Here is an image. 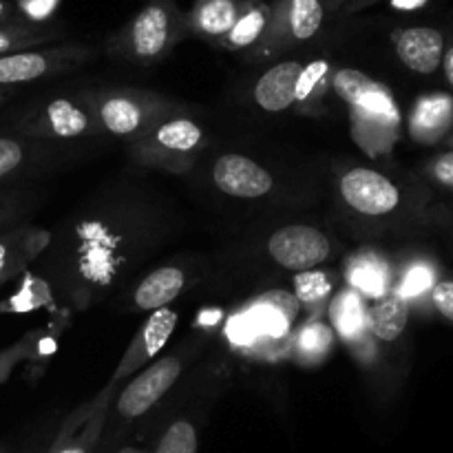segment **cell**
I'll use <instances>...</instances> for the list:
<instances>
[{
  "mask_svg": "<svg viewBox=\"0 0 453 453\" xmlns=\"http://www.w3.org/2000/svg\"><path fill=\"white\" fill-rule=\"evenodd\" d=\"M436 283L434 279V270L429 265L418 264V265H411L407 270L405 279H403L401 288H398L396 295L403 296V299H411V296H420L425 295L427 290H432V286Z\"/></svg>",
  "mask_w": 453,
  "mask_h": 453,
  "instance_id": "obj_28",
  "label": "cell"
},
{
  "mask_svg": "<svg viewBox=\"0 0 453 453\" xmlns=\"http://www.w3.org/2000/svg\"><path fill=\"white\" fill-rule=\"evenodd\" d=\"M102 124L115 135H131L144 122V113L137 102L128 97H109L100 109Z\"/></svg>",
  "mask_w": 453,
  "mask_h": 453,
  "instance_id": "obj_20",
  "label": "cell"
},
{
  "mask_svg": "<svg viewBox=\"0 0 453 453\" xmlns=\"http://www.w3.org/2000/svg\"><path fill=\"white\" fill-rule=\"evenodd\" d=\"M332 341H334V334H332L330 327L326 323L312 321L301 327L296 345H299V352L303 357H326L332 348Z\"/></svg>",
  "mask_w": 453,
  "mask_h": 453,
  "instance_id": "obj_26",
  "label": "cell"
},
{
  "mask_svg": "<svg viewBox=\"0 0 453 453\" xmlns=\"http://www.w3.org/2000/svg\"><path fill=\"white\" fill-rule=\"evenodd\" d=\"M427 175L434 184L453 193V149H447L445 153L429 159Z\"/></svg>",
  "mask_w": 453,
  "mask_h": 453,
  "instance_id": "obj_29",
  "label": "cell"
},
{
  "mask_svg": "<svg viewBox=\"0 0 453 453\" xmlns=\"http://www.w3.org/2000/svg\"><path fill=\"white\" fill-rule=\"evenodd\" d=\"M93 442H96V434H93V432H84L82 438H78V441L69 442V445L56 447V451H53V453H91Z\"/></svg>",
  "mask_w": 453,
  "mask_h": 453,
  "instance_id": "obj_33",
  "label": "cell"
},
{
  "mask_svg": "<svg viewBox=\"0 0 453 453\" xmlns=\"http://www.w3.org/2000/svg\"><path fill=\"white\" fill-rule=\"evenodd\" d=\"M47 128L56 137H75L82 135L88 128V118L69 100H53L44 111Z\"/></svg>",
  "mask_w": 453,
  "mask_h": 453,
  "instance_id": "obj_21",
  "label": "cell"
},
{
  "mask_svg": "<svg viewBox=\"0 0 453 453\" xmlns=\"http://www.w3.org/2000/svg\"><path fill=\"white\" fill-rule=\"evenodd\" d=\"M243 0H195L186 25L203 38L221 40L237 22Z\"/></svg>",
  "mask_w": 453,
  "mask_h": 453,
  "instance_id": "obj_13",
  "label": "cell"
},
{
  "mask_svg": "<svg viewBox=\"0 0 453 453\" xmlns=\"http://www.w3.org/2000/svg\"><path fill=\"white\" fill-rule=\"evenodd\" d=\"M370 330L372 334L385 343L403 339L410 323V303L398 295H385L376 301L370 312Z\"/></svg>",
  "mask_w": 453,
  "mask_h": 453,
  "instance_id": "obj_16",
  "label": "cell"
},
{
  "mask_svg": "<svg viewBox=\"0 0 453 453\" xmlns=\"http://www.w3.org/2000/svg\"><path fill=\"white\" fill-rule=\"evenodd\" d=\"M286 296H279L277 299H265L257 301L252 308H248L243 314L230 321V339L234 343L250 345L255 343L261 336H268V339H281L288 334V327H290V310L286 308Z\"/></svg>",
  "mask_w": 453,
  "mask_h": 453,
  "instance_id": "obj_8",
  "label": "cell"
},
{
  "mask_svg": "<svg viewBox=\"0 0 453 453\" xmlns=\"http://www.w3.org/2000/svg\"><path fill=\"white\" fill-rule=\"evenodd\" d=\"M56 35L58 31L44 29V27L34 25V22H27L25 18L0 22V56L25 51V49L35 47V44L53 40Z\"/></svg>",
  "mask_w": 453,
  "mask_h": 453,
  "instance_id": "obj_19",
  "label": "cell"
},
{
  "mask_svg": "<svg viewBox=\"0 0 453 453\" xmlns=\"http://www.w3.org/2000/svg\"><path fill=\"white\" fill-rule=\"evenodd\" d=\"M270 257L281 268L292 273L314 270L330 257L332 243L326 234L314 226H286L277 230L268 242Z\"/></svg>",
  "mask_w": 453,
  "mask_h": 453,
  "instance_id": "obj_5",
  "label": "cell"
},
{
  "mask_svg": "<svg viewBox=\"0 0 453 453\" xmlns=\"http://www.w3.org/2000/svg\"><path fill=\"white\" fill-rule=\"evenodd\" d=\"M157 144L164 149L175 150V153H190L197 149L203 140V133L193 119H171V122L162 124L155 133Z\"/></svg>",
  "mask_w": 453,
  "mask_h": 453,
  "instance_id": "obj_22",
  "label": "cell"
},
{
  "mask_svg": "<svg viewBox=\"0 0 453 453\" xmlns=\"http://www.w3.org/2000/svg\"><path fill=\"white\" fill-rule=\"evenodd\" d=\"M273 20V7L264 0H243L242 12L233 29L221 38L224 47L228 49H248L261 44L270 29Z\"/></svg>",
  "mask_w": 453,
  "mask_h": 453,
  "instance_id": "obj_14",
  "label": "cell"
},
{
  "mask_svg": "<svg viewBox=\"0 0 453 453\" xmlns=\"http://www.w3.org/2000/svg\"><path fill=\"white\" fill-rule=\"evenodd\" d=\"M332 87L352 104L358 122L365 127H376L380 133L394 131L401 122L396 102L385 84L376 82L358 69H339L332 78Z\"/></svg>",
  "mask_w": 453,
  "mask_h": 453,
  "instance_id": "obj_2",
  "label": "cell"
},
{
  "mask_svg": "<svg viewBox=\"0 0 453 453\" xmlns=\"http://www.w3.org/2000/svg\"><path fill=\"white\" fill-rule=\"evenodd\" d=\"M332 321H334L336 332L345 341H358L365 334L370 319H367L363 301L358 292H343L332 303Z\"/></svg>",
  "mask_w": 453,
  "mask_h": 453,
  "instance_id": "obj_18",
  "label": "cell"
},
{
  "mask_svg": "<svg viewBox=\"0 0 453 453\" xmlns=\"http://www.w3.org/2000/svg\"><path fill=\"white\" fill-rule=\"evenodd\" d=\"M0 97H3V91H0Z\"/></svg>",
  "mask_w": 453,
  "mask_h": 453,
  "instance_id": "obj_39",
  "label": "cell"
},
{
  "mask_svg": "<svg viewBox=\"0 0 453 453\" xmlns=\"http://www.w3.org/2000/svg\"><path fill=\"white\" fill-rule=\"evenodd\" d=\"M18 18H22L20 13H18V9L13 7L12 3H7V0H0V22L18 20Z\"/></svg>",
  "mask_w": 453,
  "mask_h": 453,
  "instance_id": "obj_35",
  "label": "cell"
},
{
  "mask_svg": "<svg viewBox=\"0 0 453 453\" xmlns=\"http://www.w3.org/2000/svg\"><path fill=\"white\" fill-rule=\"evenodd\" d=\"M445 142H447V146H449V149H453V131H449V135L445 137Z\"/></svg>",
  "mask_w": 453,
  "mask_h": 453,
  "instance_id": "obj_38",
  "label": "cell"
},
{
  "mask_svg": "<svg viewBox=\"0 0 453 453\" xmlns=\"http://www.w3.org/2000/svg\"><path fill=\"white\" fill-rule=\"evenodd\" d=\"M327 73H330V62L327 60H312L303 65L299 82H296V102H305L310 96H314L326 84Z\"/></svg>",
  "mask_w": 453,
  "mask_h": 453,
  "instance_id": "obj_27",
  "label": "cell"
},
{
  "mask_svg": "<svg viewBox=\"0 0 453 453\" xmlns=\"http://www.w3.org/2000/svg\"><path fill=\"white\" fill-rule=\"evenodd\" d=\"M348 281L352 283V288L361 295L380 296L388 295L389 288V274L385 261H380L374 255H361L348 265Z\"/></svg>",
  "mask_w": 453,
  "mask_h": 453,
  "instance_id": "obj_17",
  "label": "cell"
},
{
  "mask_svg": "<svg viewBox=\"0 0 453 453\" xmlns=\"http://www.w3.org/2000/svg\"><path fill=\"white\" fill-rule=\"evenodd\" d=\"M326 20V0H277L273 7V20L265 38L264 51L283 47L288 42H305L321 31Z\"/></svg>",
  "mask_w": 453,
  "mask_h": 453,
  "instance_id": "obj_3",
  "label": "cell"
},
{
  "mask_svg": "<svg viewBox=\"0 0 453 453\" xmlns=\"http://www.w3.org/2000/svg\"><path fill=\"white\" fill-rule=\"evenodd\" d=\"M429 292H432L434 308L453 326V279H438Z\"/></svg>",
  "mask_w": 453,
  "mask_h": 453,
  "instance_id": "obj_31",
  "label": "cell"
},
{
  "mask_svg": "<svg viewBox=\"0 0 453 453\" xmlns=\"http://www.w3.org/2000/svg\"><path fill=\"white\" fill-rule=\"evenodd\" d=\"M441 69H442V73H445L447 84L453 88V34L449 38V44H447V49H445V56H442Z\"/></svg>",
  "mask_w": 453,
  "mask_h": 453,
  "instance_id": "obj_34",
  "label": "cell"
},
{
  "mask_svg": "<svg viewBox=\"0 0 453 453\" xmlns=\"http://www.w3.org/2000/svg\"><path fill=\"white\" fill-rule=\"evenodd\" d=\"M82 53L84 49L80 47H62L47 49V51L25 49V51L0 56V87L34 82V80L56 71L58 66L69 65L71 60H78Z\"/></svg>",
  "mask_w": 453,
  "mask_h": 453,
  "instance_id": "obj_10",
  "label": "cell"
},
{
  "mask_svg": "<svg viewBox=\"0 0 453 453\" xmlns=\"http://www.w3.org/2000/svg\"><path fill=\"white\" fill-rule=\"evenodd\" d=\"M58 4H60V0H16L18 13L34 25L49 20L56 13Z\"/></svg>",
  "mask_w": 453,
  "mask_h": 453,
  "instance_id": "obj_30",
  "label": "cell"
},
{
  "mask_svg": "<svg viewBox=\"0 0 453 453\" xmlns=\"http://www.w3.org/2000/svg\"><path fill=\"white\" fill-rule=\"evenodd\" d=\"M0 453H3V451H0Z\"/></svg>",
  "mask_w": 453,
  "mask_h": 453,
  "instance_id": "obj_40",
  "label": "cell"
},
{
  "mask_svg": "<svg viewBox=\"0 0 453 453\" xmlns=\"http://www.w3.org/2000/svg\"><path fill=\"white\" fill-rule=\"evenodd\" d=\"M453 27L411 25L392 31V44L398 60L418 75H434L442 65Z\"/></svg>",
  "mask_w": 453,
  "mask_h": 453,
  "instance_id": "obj_4",
  "label": "cell"
},
{
  "mask_svg": "<svg viewBox=\"0 0 453 453\" xmlns=\"http://www.w3.org/2000/svg\"><path fill=\"white\" fill-rule=\"evenodd\" d=\"M186 16L175 0H149L119 34L122 53L140 62H155L166 56L184 31Z\"/></svg>",
  "mask_w": 453,
  "mask_h": 453,
  "instance_id": "obj_1",
  "label": "cell"
},
{
  "mask_svg": "<svg viewBox=\"0 0 453 453\" xmlns=\"http://www.w3.org/2000/svg\"><path fill=\"white\" fill-rule=\"evenodd\" d=\"M155 453H197V429L190 420H175L159 438Z\"/></svg>",
  "mask_w": 453,
  "mask_h": 453,
  "instance_id": "obj_24",
  "label": "cell"
},
{
  "mask_svg": "<svg viewBox=\"0 0 453 453\" xmlns=\"http://www.w3.org/2000/svg\"><path fill=\"white\" fill-rule=\"evenodd\" d=\"M181 374L180 358L166 357L155 361L153 365L146 367L142 374H137L131 383L124 388L118 401V414L124 420H133L144 416L168 389L175 385Z\"/></svg>",
  "mask_w": 453,
  "mask_h": 453,
  "instance_id": "obj_7",
  "label": "cell"
},
{
  "mask_svg": "<svg viewBox=\"0 0 453 453\" xmlns=\"http://www.w3.org/2000/svg\"><path fill=\"white\" fill-rule=\"evenodd\" d=\"M7 261H9V250L4 243H0V277H3V273L7 270Z\"/></svg>",
  "mask_w": 453,
  "mask_h": 453,
  "instance_id": "obj_36",
  "label": "cell"
},
{
  "mask_svg": "<svg viewBox=\"0 0 453 453\" xmlns=\"http://www.w3.org/2000/svg\"><path fill=\"white\" fill-rule=\"evenodd\" d=\"M22 157H25V150H22L20 142L12 140V137H0V180L20 166Z\"/></svg>",
  "mask_w": 453,
  "mask_h": 453,
  "instance_id": "obj_32",
  "label": "cell"
},
{
  "mask_svg": "<svg viewBox=\"0 0 453 453\" xmlns=\"http://www.w3.org/2000/svg\"><path fill=\"white\" fill-rule=\"evenodd\" d=\"M303 65L299 60H283L279 65L270 66L255 87V100L261 109L270 113L286 111L296 102V82Z\"/></svg>",
  "mask_w": 453,
  "mask_h": 453,
  "instance_id": "obj_11",
  "label": "cell"
},
{
  "mask_svg": "<svg viewBox=\"0 0 453 453\" xmlns=\"http://www.w3.org/2000/svg\"><path fill=\"white\" fill-rule=\"evenodd\" d=\"M186 277L180 268H159L150 273L135 290V305L146 312L166 308L184 290Z\"/></svg>",
  "mask_w": 453,
  "mask_h": 453,
  "instance_id": "obj_15",
  "label": "cell"
},
{
  "mask_svg": "<svg viewBox=\"0 0 453 453\" xmlns=\"http://www.w3.org/2000/svg\"><path fill=\"white\" fill-rule=\"evenodd\" d=\"M212 180L221 193L239 199L264 197L273 190V175L243 155H224L212 168Z\"/></svg>",
  "mask_w": 453,
  "mask_h": 453,
  "instance_id": "obj_9",
  "label": "cell"
},
{
  "mask_svg": "<svg viewBox=\"0 0 453 453\" xmlns=\"http://www.w3.org/2000/svg\"><path fill=\"white\" fill-rule=\"evenodd\" d=\"M332 292V279L321 270H305L296 273L295 277V295L301 303H321Z\"/></svg>",
  "mask_w": 453,
  "mask_h": 453,
  "instance_id": "obj_25",
  "label": "cell"
},
{
  "mask_svg": "<svg viewBox=\"0 0 453 453\" xmlns=\"http://www.w3.org/2000/svg\"><path fill=\"white\" fill-rule=\"evenodd\" d=\"M341 195L361 215L383 217L403 202L401 188L388 175L372 168H352L341 180Z\"/></svg>",
  "mask_w": 453,
  "mask_h": 453,
  "instance_id": "obj_6",
  "label": "cell"
},
{
  "mask_svg": "<svg viewBox=\"0 0 453 453\" xmlns=\"http://www.w3.org/2000/svg\"><path fill=\"white\" fill-rule=\"evenodd\" d=\"M453 124V100L445 93H432L416 102L410 118V133L416 142L432 144L449 135Z\"/></svg>",
  "mask_w": 453,
  "mask_h": 453,
  "instance_id": "obj_12",
  "label": "cell"
},
{
  "mask_svg": "<svg viewBox=\"0 0 453 453\" xmlns=\"http://www.w3.org/2000/svg\"><path fill=\"white\" fill-rule=\"evenodd\" d=\"M348 3H349V0H326V7L334 12V9L345 7V4H348Z\"/></svg>",
  "mask_w": 453,
  "mask_h": 453,
  "instance_id": "obj_37",
  "label": "cell"
},
{
  "mask_svg": "<svg viewBox=\"0 0 453 453\" xmlns=\"http://www.w3.org/2000/svg\"><path fill=\"white\" fill-rule=\"evenodd\" d=\"M177 326V314L173 310L162 308L155 310L153 317L146 321L144 332H142V341H144V354L146 357H155L164 345L171 339L173 330Z\"/></svg>",
  "mask_w": 453,
  "mask_h": 453,
  "instance_id": "obj_23",
  "label": "cell"
}]
</instances>
